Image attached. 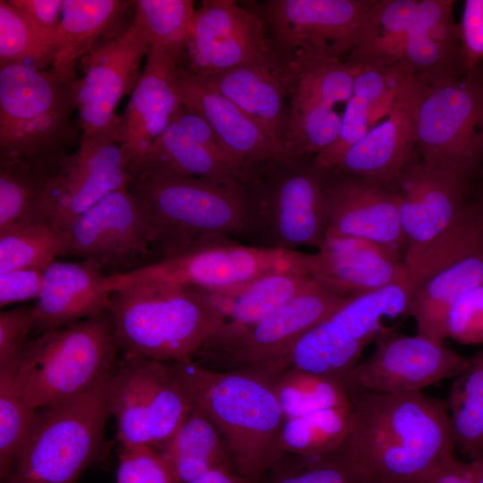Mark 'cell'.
I'll return each instance as SVG.
<instances>
[{"mask_svg":"<svg viewBox=\"0 0 483 483\" xmlns=\"http://www.w3.org/2000/svg\"><path fill=\"white\" fill-rule=\"evenodd\" d=\"M351 427L335 452L363 483H420L453 456L445 402L419 392L348 394Z\"/></svg>","mask_w":483,"mask_h":483,"instance_id":"6da1fadb","label":"cell"},{"mask_svg":"<svg viewBox=\"0 0 483 483\" xmlns=\"http://www.w3.org/2000/svg\"><path fill=\"white\" fill-rule=\"evenodd\" d=\"M107 311L119 349L128 358L192 361L223 326L208 292L157 284L114 291Z\"/></svg>","mask_w":483,"mask_h":483,"instance_id":"7a4b0ae2","label":"cell"},{"mask_svg":"<svg viewBox=\"0 0 483 483\" xmlns=\"http://www.w3.org/2000/svg\"><path fill=\"white\" fill-rule=\"evenodd\" d=\"M130 189L142 202L155 244L164 256L197 245L228 242L252 227L242 184L145 172L132 177Z\"/></svg>","mask_w":483,"mask_h":483,"instance_id":"3957f363","label":"cell"},{"mask_svg":"<svg viewBox=\"0 0 483 483\" xmlns=\"http://www.w3.org/2000/svg\"><path fill=\"white\" fill-rule=\"evenodd\" d=\"M195 403L219 430L237 472L253 481L283 456L284 417L269 374L256 369L213 371L189 361Z\"/></svg>","mask_w":483,"mask_h":483,"instance_id":"277c9868","label":"cell"},{"mask_svg":"<svg viewBox=\"0 0 483 483\" xmlns=\"http://www.w3.org/2000/svg\"><path fill=\"white\" fill-rule=\"evenodd\" d=\"M120 351L108 311L28 341L12 362L25 402L39 411L85 392L117 367Z\"/></svg>","mask_w":483,"mask_h":483,"instance_id":"5b68a950","label":"cell"},{"mask_svg":"<svg viewBox=\"0 0 483 483\" xmlns=\"http://www.w3.org/2000/svg\"><path fill=\"white\" fill-rule=\"evenodd\" d=\"M74 85L51 69L21 64L0 66V160L49 163L77 140Z\"/></svg>","mask_w":483,"mask_h":483,"instance_id":"8992f818","label":"cell"},{"mask_svg":"<svg viewBox=\"0 0 483 483\" xmlns=\"http://www.w3.org/2000/svg\"><path fill=\"white\" fill-rule=\"evenodd\" d=\"M112 374L67 402L38 411L27 440L1 483H77L103 443L111 415Z\"/></svg>","mask_w":483,"mask_h":483,"instance_id":"52a82bcc","label":"cell"},{"mask_svg":"<svg viewBox=\"0 0 483 483\" xmlns=\"http://www.w3.org/2000/svg\"><path fill=\"white\" fill-rule=\"evenodd\" d=\"M411 287L409 315L417 335L438 343L454 301L483 282V205L470 198L459 218L434 241L403 258Z\"/></svg>","mask_w":483,"mask_h":483,"instance_id":"ba28073f","label":"cell"},{"mask_svg":"<svg viewBox=\"0 0 483 483\" xmlns=\"http://www.w3.org/2000/svg\"><path fill=\"white\" fill-rule=\"evenodd\" d=\"M326 170L312 158L271 160L254 165L244 185L252 227L259 226L267 247L318 249L326 235Z\"/></svg>","mask_w":483,"mask_h":483,"instance_id":"9c48e42d","label":"cell"},{"mask_svg":"<svg viewBox=\"0 0 483 483\" xmlns=\"http://www.w3.org/2000/svg\"><path fill=\"white\" fill-rule=\"evenodd\" d=\"M410 301L408 280L346 299L297 341L285 368L343 383L365 348L382 333L393 329L386 323L409 315Z\"/></svg>","mask_w":483,"mask_h":483,"instance_id":"30bf717a","label":"cell"},{"mask_svg":"<svg viewBox=\"0 0 483 483\" xmlns=\"http://www.w3.org/2000/svg\"><path fill=\"white\" fill-rule=\"evenodd\" d=\"M415 153L470 183L477 178L483 166V61L453 81L425 88Z\"/></svg>","mask_w":483,"mask_h":483,"instance_id":"8fae6325","label":"cell"},{"mask_svg":"<svg viewBox=\"0 0 483 483\" xmlns=\"http://www.w3.org/2000/svg\"><path fill=\"white\" fill-rule=\"evenodd\" d=\"M306 253L218 242L197 245L123 273L107 275L112 292L149 283L228 296L253 280L286 268L305 269Z\"/></svg>","mask_w":483,"mask_h":483,"instance_id":"7c38bea8","label":"cell"},{"mask_svg":"<svg viewBox=\"0 0 483 483\" xmlns=\"http://www.w3.org/2000/svg\"><path fill=\"white\" fill-rule=\"evenodd\" d=\"M284 57L343 60L377 29L379 0H267L248 3Z\"/></svg>","mask_w":483,"mask_h":483,"instance_id":"4fadbf2b","label":"cell"},{"mask_svg":"<svg viewBox=\"0 0 483 483\" xmlns=\"http://www.w3.org/2000/svg\"><path fill=\"white\" fill-rule=\"evenodd\" d=\"M121 121L89 139L50 166L42 193L46 220L60 232L107 194L130 187V172L122 142Z\"/></svg>","mask_w":483,"mask_h":483,"instance_id":"5bb4252c","label":"cell"},{"mask_svg":"<svg viewBox=\"0 0 483 483\" xmlns=\"http://www.w3.org/2000/svg\"><path fill=\"white\" fill-rule=\"evenodd\" d=\"M263 19L233 0H206L196 9L177 66L209 77L275 55Z\"/></svg>","mask_w":483,"mask_h":483,"instance_id":"9a60e30c","label":"cell"},{"mask_svg":"<svg viewBox=\"0 0 483 483\" xmlns=\"http://www.w3.org/2000/svg\"><path fill=\"white\" fill-rule=\"evenodd\" d=\"M372 354L359 362L343 380L348 394L419 392L445 378L455 377L469 358L422 335H402L394 329L375 341Z\"/></svg>","mask_w":483,"mask_h":483,"instance_id":"2e32d148","label":"cell"},{"mask_svg":"<svg viewBox=\"0 0 483 483\" xmlns=\"http://www.w3.org/2000/svg\"><path fill=\"white\" fill-rule=\"evenodd\" d=\"M66 254L89 261L103 271H129L144 256L155 237L148 215L129 188L113 191L72 220L62 231Z\"/></svg>","mask_w":483,"mask_h":483,"instance_id":"e0dca14e","label":"cell"},{"mask_svg":"<svg viewBox=\"0 0 483 483\" xmlns=\"http://www.w3.org/2000/svg\"><path fill=\"white\" fill-rule=\"evenodd\" d=\"M346 299L315 283L252 327L200 354L220 359L230 370L282 369L297 341Z\"/></svg>","mask_w":483,"mask_h":483,"instance_id":"ac0fdd59","label":"cell"},{"mask_svg":"<svg viewBox=\"0 0 483 483\" xmlns=\"http://www.w3.org/2000/svg\"><path fill=\"white\" fill-rule=\"evenodd\" d=\"M149 48L130 24L81 58L83 75L74 84L80 139L94 137L120 123L116 106L136 86Z\"/></svg>","mask_w":483,"mask_h":483,"instance_id":"d6986e66","label":"cell"},{"mask_svg":"<svg viewBox=\"0 0 483 483\" xmlns=\"http://www.w3.org/2000/svg\"><path fill=\"white\" fill-rule=\"evenodd\" d=\"M326 235L373 242L403 261L406 243L395 185L329 169L326 174Z\"/></svg>","mask_w":483,"mask_h":483,"instance_id":"ffe728a7","label":"cell"},{"mask_svg":"<svg viewBox=\"0 0 483 483\" xmlns=\"http://www.w3.org/2000/svg\"><path fill=\"white\" fill-rule=\"evenodd\" d=\"M395 187L405 257L434 241L459 218L470 200L471 183L422 162L415 154Z\"/></svg>","mask_w":483,"mask_h":483,"instance_id":"44dd1931","label":"cell"},{"mask_svg":"<svg viewBox=\"0 0 483 483\" xmlns=\"http://www.w3.org/2000/svg\"><path fill=\"white\" fill-rule=\"evenodd\" d=\"M248 171L249 166L231 157L209 124L182 104L136 175L159 172L244 185Z\"/></svg>","mask_w":483,"mask_h":483,"instance_id":"7402d4cb","label":"cell"},{"mask_svg":"<svg viewBox=\"0 0 483 483\" xmlns=\"http://www.w3.org/2000/svg\"><path fill=\"white\" fill-rule=\"evenodd\" d=\"M426 87L411 76L386 119L348 149L332 169L395 185L416 154L417 112Z\"/></svg>","mask_w":483,"mask_h":483,"instance_id":"603a6c76","label":"cell"},{"mask_svg":"<svg viewBox=\"0 0 483 483\" xmlns=\"http://www.w3.org/2000/svg\"><path fill=\"white\" fill-rule=\"evenodd\" d=\"M176 65L171 54L151 47L121 116L122 142L131 176L140 171L151 147L182 106L172 79Z\"/></svg>","mask_w":483,"mask_h":483,"instance_id":"cb8c5ba5","label":"cell"},{"mask_svg":"<svg viewBox=\"0 0 483 483\" xmlns=\"http://www.w3.org/2000/svg\"><path fill=\"white\" fill-rule=\"evenodd\" d=\"M305 267L318 285L343 298L408 280L402 260L373 242L345 236L327 234L317 252L306 254Z\"/></svg>","mask_w":483,"mask_h":483,"instance_id":"d4e9b609","label":"cell"},{"mask_svg":"<svg viewBox=\"0 0 483 483\" xmlns=\"http://www.w3.org/2000/svg\"><path fill=\"white\" fill-rule=\"evenodd\" d=\"M204 78L257 123L284 157L292 158L286 150L290 119L286 58L275 52L267 60Z\"/></svg>","mask_w":483,"mask_h":483,"instance_id":"484cf974","label":"cell"},{"mask_svg":"<svg viewBox=\"0 0 483 483\" xmlns=\"http://www.w3.org/2000/svg\"><path fill=\"white\" fill-rule=\"evenodd\" d=\"M173 84L182 104L212 128L231 157L243 166L271 160H289L266 131L206 78L175 66Z\"/></svg>","mask_w":483,"mask_h":483,"instance_id":"4316f807","label":"cell"},{"mask_svg":"<svg viewBox=\"0 0 483 483\" xmlns=\"http://www.w3.org/2000/svg\"><path fill=\"white\" fill-rule=\"evenodd\" d=\"M111 295L107 275L97 265L55 260L43 271L35 329L43 333L107 311Z\"/></svg>","mask_w":483,"mask_h":483,"instance_id":"83f0119b","label":"cell"},{"mask_svg":"<svg viewBox=\"0 0 483 483\" xmlns=\"http://www.w3.org/2000/svg\"><path fill=\"white\" fill-rule=\"evenodd\" d=\"M413 76L402 64L361 66L342 115L337 139L312 157L317 166L329 170L380 119L386 117L408 80Z\"/></svg>","mask_w":483,"mask_h":483,"instance_id":"f1b7e54d","label":"cell"},{"mask_svg":"<svg viewBox=\"0 0 483 483\" xmlns=\"http://www.w3.org/2000/svg\"><path fill=\"white\" fill-rule=\"evenodd\" d=\"M315 283L306 270L293 267L266 274L228 296L209 293L221 312L223 326L206 348L248 330Z\"/></svg>","mask_w":483,"mask_h":483,"instance_id":"f546056e","label":"cell"},{"mask_svg":"<svg viewBox=\"0 0 483 483\" xmlns=\"http://www.w3.org/2000/svg\"><path fill=\"white\" fill-rule=\"evenodd\" d=\"M133 1L63 0L62 20L51 71L64 83L74 85L76 64L95 47L116 18Z\"/></svg>","mask_w":483,"mask_h":483,"instance_id":"4dcf8cb0","label":"cell"},{"mask_svg":"<svg viewBox=\"0 0 483 483\" xmlns=\"http://www.w3.org/2000/svg\"><path fill=\"white\" fill-rule=\"evenodd\" d=\"M156 450L178 483H190L211 469L233 464L219 430L197 403Z\"/></svg>","mask_w":483,"mask_h":483,"instance_id":"1f68e13d","label":"cell"},{"mask_svg":"<svg viewBox=\"0 0 483 483\" xmlns=\"http://www.w3.org/2000/svg\"><path fill=\"white\" fill-rule=\"evenodd\" d=\"M110 413L123 447L152 446L148 400V360L124 357L108 386Z\"/></svg>","mask_w":483,"mask_h":483,"instance_id":"d6a6232c","label":"cell"},{"mask_svg":"<svg viewBox=\"0 0 483 483\" xmlns=\"http://www.w3.org/2000/svg\"><path fill=\"white\" fill-rule=\"evenodd\" d=\"M148 400L156 449L174 434L195 405L187 362L148 360Z\"/></svg>","mask_w":483,"mask_h":483,"instance_id":"836d02e7","label":"cell"},{"mask_svg":"<svg viewBox=\"0 0 483 483\" xmlns=\"http://www.w3.org/2000/svg\"><path fill=\"white\" fill-rule=\"evenodd\" d=\"M288 98L286 150L292 158L313 157L337 139L342 115L335 111V106L295 85L291 78Z\"/></svg>","mask_w":483,"mask_h":483,"instance_id":"e575fe53","label":"cell"},{"mask_svg":"<svg viewBox=\"0 0 483 483\" xmlns=\"http://www.w3.org/2000/svg\"><path fill=\"white\" fill-rule=\"evenodd\" d=\"M453 378L446 402L453 444L473 460L483 452V350Z\"/></svg>","mask_w":483,"mask_h":483,"instance_id":"d590c367","label":"cell"},{"mask_svg":"<svg viewBox=\"0 0 483 483\" xmlns=\"http://www.w3.org/2000/svg\"><path fill=\"white\" fill-rule=\"evenodd\" d=\"M350 427V404L284 419L278 438L279 453L300 458L331 454L344 442Z\"/></svg>","mask_w":483,"mask_h":483,"instance_id":"8d00e7d4","label":"cell"},{"mask_svg":"<svg viewBox=\"0 0 483 483\" xmlns=\"http://www.w3.org/2000/svg\"><path fill=\"white\" fill-rule=\"evenodd\" d=\"M52 164L20 159L0 160V232L19 225L46 220L41 199Z\"/></svg>","mask_w":483,"mask_h":483,"instance_id":"74e56055","label":"cell"},{"mask_svg":"<svg viewBox=\"0 0 483 483\" xmlns=\"http://www.w3.org/2000/svg\"><path fill=\"white\" fill-rule=\"evenodd\" d=\"M267 373L284 419L350 404L338 379L290 367Z\"/></svg>","mask_w":483,"mask_h":483,"instance_id":"f35d334b","label":"cell"},{"mask_svg":"<svg viewBox=\"0 0 483 483\" xmlns=\"http://www.w3.org/2000/svg\"><path fill=\"white\" fill-rule=\"evenodd\" d=\"M131 25L149 47H159L178 63L195 15L191 0H137Z\"/></svg>","mask_w":483,"mask_h":483,"instance_id":"ab89813d","label":"cell"},{"mask_svg":"<svg viewBox=\"0 0 483 483\" xmlns=\"http://www.w3.org/2000/svg\"><path fill=\"white\" fill-rule=\"evenodd\" d=\"M65 254L64 233L47 220L0 232V274L16 269L44 271L58 256Z\"/></svg>","mask_w":483,"mask_h":483,"instance_id":"60d3db41","label":"cell"},{"mask_svg":"<svg viewBox=\"0 0 483 483\" xmlns=\"http://www.w3.org/2000/svg\"><path fill=\"white\" fill-rule=\"evenodd\" d=\"M38 411L24 400L13 364L0 368V478L8 473L34 425Z\"/></svg>","mask_w":483,"mask_h":483,"instance_id":"b9f144b4","label":"cell"},{"mask_svg":"<svg viewBox=\"0 0 483 483\" xmlns=\"http://www.w3.org/2000/svg\"><path fill=\"white\" fill-rule=\"evenodd\" d=\"M56 46L40 36L7 0L0 1V66L21 64L50 69Z\"/></svg>","mask_w":483,"mask_h":483,"instance_id":"7bdbcfd3","label":"cell"},{"mask_svg":"<svg viewBox=\"0 0 483 483\" xmlns=\"http://www.w3.org/2000/svg\"><path fill=\"white\" fill-rule=\"evenodd\" d=\"M446 335L461 344L483 343V282L452 304L446 317Z\"/></svg>","mask_w":483,"mask_h":483,"instance_id":"ee69618b","label":"cell"},{"mask_svg":"<svg viewBox=\"0 0 483 483\" xmlns=\"http://www.w3.org/2000/svg\"><path fill=\"white\" fill-rule=\"evenodd\" d=\"M115 483H178L152 446H121Z\"/></svg>","mask_w":483,"mask_h":483,"instance_id":"f6af8a7d","label":"cell"},{"mask_svg":"<svg viewBox=\"0 0 483 483\" xmlns=\"http://www.w3.org/2000/svg\"><path fill=\"white\" fill-rule=\"evenodd\" d=\"M299 467L285 470L271 483H363L337 458L335 453L303 458Z\"/></svg>","mask_w":483,"mask_h":483,"instance_id":"bcb514c9","label":"cell"},{"mask_svg":"<svg viewBox=\"0 0 483 483\" xmlns=\"http://www.w3.org/2000/svg\"><path fill=\"white\" fill-rule=\"evenodd\" d=\"M34 305L17 306L0 313V368L12 363L23 349L35 328Z\"/></svg>","mask_w":483,"mask_h":483,"instance_id":"7dc6e473","label":"cell"},{"mask_svg":"<svg viewBox=\"0 0 483 483\" xmlns=\"http://www.w3.org/2000/svg\"><path fill=\"white\" fill-rule=\"evenodd\" d=\"M466 72L483 61V0H466L458 24Z\"/></svg>","mask_w":483,"mask_h":483,"instance_id":"c3c4849f","label":"cell"},{"mask_svg":"<svg viewBox=\"0 0 483 483\" xmlns=\"http://www.w3.org/2000/svg\"><path fill=\"white\" fill-rule=\"evenodd\" d=\"M7 1L40 36L56 46L62 20L63 0Z\"/></svg>","mask_w":483,"mask_h":483,"instance_id":"681fc988","label":"cell"},{"mask_svg":"<svg viewBox=\"0 0 483 483\" xmlns=\"http://www.w3.org/2000/svg\"><path fill=\"white\" fill-rule=\"evenodd\" d=\"M43 271L16 269L0 274V307L36 300L39 294Z\"/></svg>","mask_w":483,"mask_h":483,"instance_id":"f907efd6","label":"cell"},{"mask_svg":"<svg viewBox=\"0 0 483 483\" xmlns=\"http://www.w3.org/2000/svg\"><path fill=\"white\" fill-rule=\"evenodd\" d=\"M420 483H475L470 462L452 456L432 469Z\"/></svg>","mask_w":483,"mask_h":483,"instance_id":"816d5d0a","label":"cell"},{"mask_svg":"<svg viewBox=\"0 0 483 483\" xmlns=\"http://www.w3.org/2000/svg\"><path fill=\"white\" fill-rule=\"evenodd\" d=\"M190 483H248V480L231 467H217L199 475Z\"/></svg>","mask_w":483,"mask_h":483,"instance_id":"f5cc1de1","label":"cell"},{"mask_svg":"<svg viewBox=\"0 0 483 483\" xmlns=\"http://www.w3.org/2000/svg\"><path fill=\"white\" fill-rule=\"evenodd\" d=\"M470 198L483 205V166L477 178L471 183Z\"/></svg>","mask_w":483,"mask_h":483,"instance_id":"db71d44e","label":"cell"},{"mask_svg":"<svg viewBox=\"0 0 483 483\" xmlns=\"http://www.w3.org/2000/svg\"><path fill=\"white\" fill-rule=\"evenodd\" d=\"M475 483H483V452L470 462Z\"/></svg>","mask_w":483,"mask_h":483,"instance_id":"11a10c76","label":"cell"}]
</instances>
